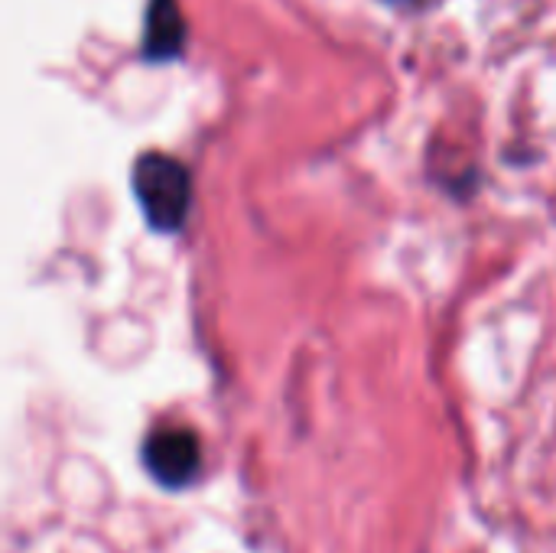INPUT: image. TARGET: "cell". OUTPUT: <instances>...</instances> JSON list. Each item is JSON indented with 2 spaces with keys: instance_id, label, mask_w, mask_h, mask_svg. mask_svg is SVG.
<instances>
[{
  "instance_id": "7a4b0ae2",
  "label": "cell",
  "mask_w": 556,
  "mask_h": 553,
  "mask_svg": "<svg viewBox=\"0 0 556 553\" xmlns=\"http://www.w3.org/2000/svg\"><path fill=\"white\" fill-rule=\"evenodd\" d=\"M143 466L166 489L189 486L199 476V466H202L199 437L192 430H186V427L153 430L150 440L143 443Z\"/></svg>"
},
{
  "instance_id": "3957f363",
  "label": "cell",
  "mask_w": 556,
  "mask_h": 553,
  "mask_svg": "<svg viewBox=\"0 0 556 553\" xmlns=\"http://www.w3.org/2000/svg\"><path fill=\"white\" fill-rule=\"evenodd\" d=\"M182 46V16L176 0H150L147 16V55L150 59H173Z\"/></svg>"
},
{
  "instance_id": "6da1fadb",
  "label": "cell",
  "mask_w": 556,
  "mask_h": 553,
  "mask_svg": "<svg viewBox=\"0 0 556 553\" xmlns=\"http://www.w3.org/2000/svg\"><path fill=\"white\" fill-rule=\"evenodd\" d=\"M134 192L160 231H179L189 212V169L166 153H143L134 166Z\"/></svg>"
}]
</instances>
